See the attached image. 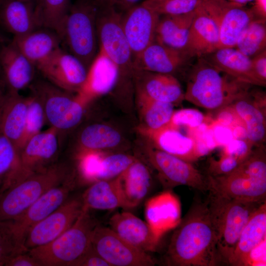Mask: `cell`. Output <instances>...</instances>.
Masks as SVG:
<instances>
[{"mask_svg": "<svg viewBox=\"0 0 266 266\" xmlns=\"http://www.w3.org/2000/svg\"><path fill=\"white\" fill-rule=\"evenodd\" d=\"M136 159L134 156L123 153L104 154L101 161L97 181L110 180L117 177Z\"/></svg>", "mask_w": 266, "mask_h": 266, "instance_id": "ab89813d", "label": "cell"}, {"mask_svg": "<svg viewBox=\"0 0 266 266\" xmlns=\"http://www.w3.org/2000/svg\"><path fill=\"white\" fill-rule=\"evenodd\" d=\"M209 191L228 198L264 202L266 197V152L264 144L227 174L207 175Z\"/></svg>", "mask_w": 266, "mask_h": 266, "instance_id": "3957f363", "label": "cell"}, {"mask_svg": "<svg viewBox=\"0 0 266 266\" xmlns=\"http://www.w3.org/2000/svg\"><path fill=\"white\" fill-rule=\"evenodd\" d=\"M266 19L253 20L239 35L234 48L250 58L266 50Z\"/></svg>", "mask_w": 266, "mask_h": 266, "instance_id": "8d00e7d4", "label": "cell"}, {"mask_svg": "<svg viewBox=\"0 0 266 266\" xmlns=\"http://www.w3.org/2000/svg\"><path fill=\"white\" fill-rule=\"evenodd\" d=\"M97 222L83 208L75 223L50 242L28 251L40 266H73L91 246L92 235Z\"/></svg>", "mask_w": 266, "mask_h": 266, "instance_id": "5b68a950", "label": "cell"}, {"mask_svg": "<svg viewBox=\"0 0 266 266\" xmlns=\"http://www.w3.org/2000/svg\"><path fill=\"white\" fill-rule=\"evenodd\" d=\"M69 176L65 166L53 165L12 185L0 195V222L17 218Z\"/></svg>", "mask_w": 266, "mask_h": 266, "instance_id": "52a82bcc", "label": "cell"}, {"mask_svg": "<svg viewBox=\"0 0 266 266\" xmlns=\"http://www.w3.org/2000/svg\"><path fill=\"white\" fill-rule=\"evenodd\" d=\"M33 0H0V24L13 36L27 34L38 28Z\"/></svg>", "mask_w": 266, "mask_h": 266, "instance_id": "f546056e", "label": "cell"}, {"mask_svg": "<svg viewBox=\"0 0 266 266\" xmlns=\"http://www.w3.org/2000/svg\"><path fill=\"white\" fill-rule=\"evenodd\" d=\"M33 0L35 2V1H36V0Z\"/></svg>", "mask_w": 266, "mask_h": 266, "instance_id": "91938a15", "label": "cell"}, {"mask_svg": "<svg viewBox=\"0 0 266 266\" xmlns=\"http://www.w3.org/2000/svg\"><path fill=\"white\" fill-rule=\"evenodd\" d=\"M18 159L15 147L0 133V195L8 188Z\"/></svg>", "mask_w": 266, "mask_h": 266, "instance_id": "74e56055", "label": "cell"}, {"mask_svg": "<svg viewBox=\"0 0 266 266\" xmlns=\"http://www.w3.org/2000/svg\"><path fill=\"white\" fill-rule=\"evenodd\" d=\"M192 58L183 50L156 40L133 59V69L173 74L188 65Z\"/></svg>", "mask_w": 266, "mask_h": 266, "instance_id": "e0dca14e", "label": "cell"}, {"mask_svg": "<svg viewBox=\"0 0 266 266\" xmlns=\"http://www.w3.org/2000/svg\"><path fill=\"white\" fill-rule=\"evenodd\" d=\"M118 79L116 66L104 53L99 50L88 69L84 84L77 95L87 104L93 99L110 92L116 85Z\"/></svg>", "mask_w": 266, "mask_h": 266, "instance_id": "d4e9b609", "label": "cell"}, {"mask_svg": "<svg viewBox=\"0 0 266 266\" xmlns=\"http://www.w3.org/2000/svg\"><path fill=\"white\" fill-rule=\"evenodd\" d=\"M200 0H145L142 3L160 16L177 15L194 11Z\"/></svg>", "mask_w": 266, "mask_h": 266, "instance_id": "60d3db41", "label": "cell"}, {"mask_svg": "<svg viewBox=\"0 0 266 266\" xmlns=\"http://www.w3.org/2000/svg\"><path fill=\"white\" fill-rule=\"evenodd\" d=\"M99 5L96 0H78L71 4L61 34L69 53L89 68L98 51L96 20Z\"/></svg>", "mask_w": 266, "mask_h": 266, "instance_id": "8992f818", "label": "cell"}, {"mask_svg": "<svg viewBox=\"0 0 266 266\" xmlns=\"http://www.w3.org/2000/svg\"><path fill=\"white\" fill-rule=\"evenodd\" d=\"M28 97L7 89L0 92V133L20 150L26 122Z\"/></svg>", "mask_w": 266, "mask_h": 266, "instance_id": "ac0fdd59", "label": "cell"}, {"mask_svg": "<svg viewBox=\"0 0 266 266\" xmlns=\"http://www.w3.org/2000/svg\"><path fill=\"white\" fill-rule=\"evenodd\" d=\"M1 72L0 70V92L2 88V81H1Z\"/></svg>", "mask_w": 266, "mask_h": 266, "instance_id": "6f0895ef", "label": "cell"}, {"mask_svg": "<svg viewBox=\"0 0 266 266\" xmlns=\"http://www.w3.org/2000/svg\"><path fill=\"white\" fill-rule=\"evenodd\" d=\"M251 8L258 18L266 19V0H254Z\"/></svg>", "mask_w": 266, "mask_h": 266, "instance_id": "db71d44e", "label": "cell"}, {"mask_svg": "<svg viewBox=\"0 0 266 266\" xmlns=\"http://www.w3.org/2000/svg\"><path fill=\"white\" fill-rule=\"evenodd\" d=\"M266 94L249 92L230 105L243 122L248 140L254 146L264 144L266 138Z\"/></svg>", "mask_w": 266, "mask_h": 266, "instance_id": "d6986e66", "label": "cell"}, {"mask_svg": "<svg viewBox=\"0 0 266 266\" xmlns=\"http://www.w3.org/2000/svg\"><path fill=\"white\" fill-rule=\"evenodd\" d=\"M138 133L156 148L190 163L199 159L193 138L184 134L177 127L167 123L162 128L151 130L140 126Z\"/></svg>", "mask_w": 266, "mask_h": 266, "instance_id": "ffe728a7", "label": "cell"}, {"mask_svg": "<svg viewBox=\"0 0 266 266\" xmlns=\"http://www.w3.org/2000/svg\"><path fill=\"white\" fill-rule=\"evenodd\" d=\"M241 163L235 158L221 153L218 159L209 158L206 175L216 176L227 174L235 169Z\"/></svg>", "mask_w": 266, "mask_h": 266, "instance_id": "ee69618b", "label": "cell"}, {"mask_svg": "<svg viewBox=\"0 0 266 266\" xmlns=\"http://www.w3.org/2000/svg\"><path fill=\"white\" fill-rule=\"evenodd\" d=\"M36 67L48 82L70 93H78L80 91L88 72L78 58L61 47L38 64Z\"/></svg>", "mask_w": 266, "mask_h": 266, "instance_id": "5bb4252c", "label": "cell"}, {"mask_svg": "<svg viewBox=\"0 0 266 266\" xmlns=\"http://www.w3.org/2000/svg\"></svg>", "mask_w": 266, "mask_h": 266, "instance_id": "94428289", "label": "cell"}, {"mask_svg": "<svg viewBox=\"0 0 266 266\" xmlns=\"http://www.w3.org/2000/svg\"><path fill=\"white\" fill-rule=\"evenodd\" d=\"M28 97L26 126L20 150L32 137L41 131L46 122L43 103L39 96L32 90V94Z\"/></svg>", "mask_w": 266, "mask_h": 266, "instance_id": "f35d334b", "label": "cell"}, {"mask_svg": "<svg viewBox=\"0 0 266 266\" xmlns=\"http://www.w3.org/2000/svg\"><path fill=\"white\" fill-rule=\"evenodd\" d=\"M203 57L220 71L240 81L266 86L256 74L251 58L234 47L219 48Z\"/></svg>", "mask_w": 266, "mask_h": 266, "instance_id": "83f0119b", "label": "cell"}, {"mask_svg": "<svg viewBox=\"0 0 266 266\" xmlns=\"http://www.w3.org/2000/svg\"><path fill=\"white\" fill-rule=\"evenodd\" d=\"M160 16L141 3L122 13L123 31L132 52L133 59L155 40Z\"/></svg>", "mask_w": 266, "mask_h": 266, "instance_id": "2e32d148", "label": "cell"}, {"mask_svg": "<svg viewBox=\"0 0 266 266\" xmlns=\"http://www.w3.org/2000/svg\"><path fill=\"white\" fill-rule=\"evenodd\" d=\"M266 203H262L253 213L239 235L228 265L247 266L251 252L266 240Z\"/></svg>", "mask_w": 266, "mask_h": 266, "instance_id": "f1b7e54d", "label": "cell"}, {"mask_svg": "<svg viewBox=\"0 0 266 266\" xmlns=\"http://www.w3.org/2000/svg\"><path fill=\"white\" fill-rule=\"evenodd\" d=\"M104 0H96L97 3H98V4H99V3H100L102 2H103Z\"/></svg>", "mask_w": 266, "mask_h": 266, "instance_id": "680465c9", "label": "cell"}, {"mask_svg": "<svg viewBox=\"0 0 266 266\" xmlns=\"http://www.w3.org/2000/svg\"><path fill=\"white\" fill-rule=\"evenodd\" d=\"M36 66L12 43L0 47V70L7 89L19 92L30 85Z\"/></svg>", "mask_w": 266, "mask_h": 266, "instance_id": "603a6c76", "label": "cell"}, {"mask_svg": "<svg viewBox=\"0 0 266 266\" xmlns=\"http://www.w3.org/2000/svg\"><path fill=\"white\" fill-rule=\"evenodd\" d=\"M216 112L214 121L219 124L230 128L238 124H243L231 105L221 108Z\"/></svg>", "mask_w": 266, "mask_h": 266, "instance_id": "bcb514c9", "label": "cell"}, {"mask_svg": "<svg viewBox=\"0 0 266 266\" xmlns=\"http://www.w3.org/2000/svg\"><path fill=\"white\" fill-rule=\"evenodd\" d=\"M135 93L137 107L142 122L140 126L155 130L169 122L174 111L173 104L154 100L137 91Z\"/></svg>", "mask_w": 266, "mask_h": 266, "instance_id": "836d02e7", "label": "cell"}, {"mask_svg": "<svg viewBox=\"0 0 266 266\" xmlns=\"http://www.w3.org/2000/svg\"><path fill=\"white\" fill-rule=\"evenodd\" d=\"M116 180L125 209L137 206L148 195L152 184L148 167L138 159Z\"/></svg>", "mask_w": 266, "mask_h": 266, "instance_id": "4316f807", "label": "cell"}, {"mask_svg": "<svg viewBox=\"0 0 266 266\" xmlns=\"http://www.w3.org/2000/svg\"><path fill=\"white\" fill-rule=\"evenodd\" d=\"M205 115L199 110L192 108H184L174 110L168 123L175 127H186L195 128L206 122Z\"/></svg>", "mask_w": 266, "mask_h": 266, "instance_id": "7bdbcfd3", "label": "cell"}, {"mask_svg": "<svg viewBox=\"0 0 266 266\" xmlns=\"http://www.w3.org/2000/svg\"><path fill=\"white\" fill-rule=\"evenodd\" d=\"M251 86L200 57L188 70L184 100L216 112L248 94Z\"/></svg>", "mask_w": 266, "mask_h": 266, "instance_id": "7a4b0ae2", "label": "cell"}, {"mask_svg": "<svg viewBox=\"0 0 266 266\" xmlns=\"http://www.w3.org/2000/svg\"><path fill=\"white\" fill-rule=\"evenodd\" d=\"M164 256L169 266H215L220 263L207 201L197 200L175 228Z\"/></svg>", "mask_w": 266, "mask_h": 266, "instance_id": "6da1fadb", "label": "cell"}, {"mask_svg": "<svg viewBox=\"0 0 266 266\" xmlns=\"http://www.w3.org/2000/svg\"><path fill=\"white\" fill-rule=\"evenodd\" d=\"M17 252L7 233L0 225V266H5L7 261Z\"/></svg>", "mask_w": 266, "mask_h": 266, "instance_id": "c3c4849f", "label": "cell"}, {"mask_svg": "<svg viewBox=\"0 0 266 266\" xmlns=\"http://www.w3.org/2000/svg\"><path fill=\"white\" fill-rule=\"evenodd\" d=\"M120 133L112 127L102 124H94L81 132L79 142L81 151H97L114 148L121 142Z\"/></svg>", "mask_w": 266, "mask_h": 266, "instance_id": "d590c367", "label": "cell"}, {"mask_svg": "<svg viewBox=\"0 0 266 266\" xmlns=\"http://www.w3.org/2000/svg\"><path fill=\"white\" fill-rule=\"evenodd\" d=\"M41 99L46 122L60 133L72 129L81 121L87 104L77 95L71 96L49 82L39 81L32 87Z\"/></svg>", "mask_w": 266, "mask_h": 266, "instance_id": "9c48e42d", "label": "cell"}, {"mask_svg": "<svg viewBox=\"0 0 266 266\" xmlns=\"http://www.w3.org/2000/svg\"><path fill=\"white\" fill-rule=\"evenodd\" d=\"M135 91L163 102L177 104L184 100V93L178 80L173 75L133 69Z\"/></svg>", "mask_w": 266, "mask_h": 266, "instance_id": "7402d4cb", "label": "cell"}, {"mask_svg": "<svg viewBox=\"0 0 266 266\" xmlns=\"http://www.w3.org/2000/svg\"><path fill=\"white\" fill-rule=\"evenodd\" d=\"M218 147L224 146L233 139L231 129L213 121L209 124Z\"/></svg>", "mask_w": 266, "mask_h": 266, "instance_id": "7dc6e473", "label": "cell"}, {"mask_svg": "<svg viewBox=\"0 0 266 266\" xmlns=\"http://www.w3.org/2000/svg\"><path fill=\"white\" fill-rule=\"evenodd\" d=\"M81 200L83 208L89 210H111L123 207L116 178L92 183L83 194Z\"/></svg>", "mask_w": 266, "mask_h": 266, "instance_id": "d6a6232c", "label": "cell"}, {"mask_svg": "<svg viewBox=\"0 0 266 266\" xmlns=\"http://www.w3.org/2000/svg\"><path fill=\"white\" fill-rule=\"evenodd\" d=\"M91 244L110 266H152L156 261L147 252L133 246L110 228L97 225Z\"/></svg>", "mask_w": 266, "mask_h": 266, "instance_id": "4fadbf2b", "label": "cell"}, {"mask_svg": "<svg viewBox=\"0 0 266 266\" xmlns=\"http://www.w3.org/2000/svg\"><path fill=\"white\" fill-rule=\"evenodd\" d=\"M71 6L70 0H36L35 16L38 28L52 30L61 37L64 21Z\"/></svg>", "mask_w": 266, "mask_h": 266, "instance_id": "e575fe53", "label": "cell"}, {"mask_svg": "<svg viewBox=\"0 0 266 266\" xmlns=\"http://www.w3.org/2000/svg\"><path fill=\"white\" fill-rule=\"evenodd\" d=\"M110 228L124 240L146 252L156 250L160 239L145 221L130 212L114 214L109 219Z\"/></svg>", "mask_w": 266, "mask_h": 266, "instance_id": "cb8c5ba5", "label": "cell"}, {"mask_svg": "<svg viewBox=\"0 0 266 266\" xmlns=\"http://www.w3.org/2000/svg\"><path fill=\"white\" fill-rule=\"evenodd\" d=\"M74 185L73 177L69 176L46 192L17 218L0 222L17 253L27 252L24 244L29 230L66 202Z\"/></svg>", "mask_w": 266, "mask_h": 266, "instance_id": "ba28073f", "label": "cell"}, {"mask_svg": "<svg viewBox=\"0 0 266 266\" xmlns=\"http://www.w3.org/2000/svg\"><path fill=\"white\" fill-rule=\"evenodd\" d=\"M200 4L217 27L218 49L234 47L242 31L258 18L252 9L229 0H200Z\"/></svg>", "mask_w": 266, "mask_h": 266, "instance_id": "8fae6325", "label": "cell"}, {"mask_svg": "<svg viewBox=\"0 0 266 266\" xmlns=\"http://www.w3.org/2000/svg\"><path fill=\"white\" fill-rule=\"evenodd\" d=\"M254 147L248 139L233 138L223 147L222 153L233 157L242 163L251 153Z\"/></svg>", "mask_w": 266, "mask_h": 266, "instance_id": "f6af8a7d", "label": "cell"}, {"mask_svg": "<svg viewBox=\"0 0 266 266\" xmlns=\"http://www.w3.org/2000/svg\"><path fill=\"white\" fill-rule=\"evenodd\" d=\"M146 222L160 238L167 231L175 229L181 220V208L178 198L169 191H164L148 199L145 203Z\"/></svg>", "mask_w": 266, "mask_h": 266, "instance_id": "44dd1931", "label": "cell"}, {"mask_svg": "<svg viewBox=\"0 0 266 266\" xmlns=\"http://www.w3.org/2000/svg\"><path fill=\"white\" fill-rule=\"evenodd\" d=\"M195 15V9L185 14L160 16L155 40L175 49L183 50Z\"/></svg>", "mask_w": 266, "mask_h": 266, "instance_id": "1f68e13d", "label": "cell"}, {"mask_svg": "<svg viewBox=\"0 0 266 266\" xmlns=\"http://www.w3.org/2000/svg\"><path fill=\"white\" fill-rule=\"evenodd\" d=\"M103 155L101 151H80L78 157L79 170L82 177L87 182L92 183L97 181Z\"/></svg>", "mask_w": 266, "mask_h": 266, "instance_id": "b9f144b4", "label": "cell"}, {"mask_svg": "<svg viewBox=\"0 0 266 266\" xmlns=\"http://www.w3.org/2000/svg\"><path fill=\"white\" fill-rule=\"evenodd\" d=\"M233 138L239 139H248L246 128L243 124H238L232 127Z\"/></svg>", "mask_w": 266, "mask_h": 266, "instance_id": "11a10c76", "label": "cell"}, {"mask_svg": "<svg viewBox=\"0 0 266 266\" xmlns=\"http://www.w3.org/2000/svg\"><path fill=\"white\" fill-rule=\"evenodd\" d=\"M11 42L36 66L60 47L62 40L54 31L38 28L24 35L13 36Z\"/></svg>", "mask_w": 266, "mask_h": 266, "instance_id": "4dcf8cb0", "label": "cell"}, {"mask_svg": "<svg viewBox=\"0 0 266 266\" xmlns=\"http://www.w3.org/2000/svg\"><path fill=\"white\" fill-rule=\"evenodd\" d=\"M140 0H105L98 4L99 5H110L120 11H126L132 7L136 5Z\"/></svg>", "mask_w": 266, "mask_h": 266, "instance_id": "f5cc1de1", "label": "cell"}, {"mask_svg": "<svg viewBox=\"0 0 266 266\" xmlns=\"http://www.w3.org/2000/svg\"><path fill=\"white\" fill-rule=\"evenodd\" d=\"M83 210L81 198L67 200L28 232L24 241L25 250L45 245L68 229Z\"/></svg>", "mask_w": 266, "mask_h": 266, "instance_id": "9a60e30c", "label": "cell"}, {"mask_svg": "<svg viewBox=\"0 0 266 266\" xmlns=\"http://www.w3.org/2000/svg\"><path fill=\"white\" fill-rule=\"evenodd\" d=\"M229 0L233 1V2H234L236 3H238L241 4L245 5L247 3L249 2L254 0Z\"/></svg>", "mask_w": 266, "mask_h": 266, "instance_id": "9f6ffc18", "label": "cell"}, {"mask_svg": "<svg viewBox=\"0 0 266 266\" xmlns=\"http://www.w3.org/2000/svg\"><path fill=\"white\" fill-rule=\"evenodd\" d=\"M208 192L206 201L219 260L228 264L241 231L253 213L265 202L232 199Z\"/></svg>", "mask_w": 266, "mask_h": 266, "instance_id": "277c9868", "label": "cell"}, {"mask_svg": "<svg viewBox=\"0 0 266 266\" xmlns=\"http://www.w3.org/2000/svg\"><path fill=\"white\" fill-rule=\"evenodd\" d=\"M5 266H40L38 262L28 251L19 253L7 261Z\"/></svg>", "mask_w": 266, "mask_h": 266, "instance_id": "f907efd6", "label": "cell"}, {"mask_svg": "<svg viewBox=\"0 0 266 266\" xmlns=\"http://www.w3.org/2000/svg\"><path fill=\"white\" fill-rule=\"evenodd\" d=\"M59 132L50 127L32 137L20 150L9 188L49 166L57 155Z\"/></svg>", "mask_w": 266, "mask_h": 266, "instance_id": "7c38bea8", "label": "cell"}, {"mask_svg": "<svg viewBox=\"0 0 266 266\" xmlns=\"http://www.w3.org/2000/svg\"><path fill=\"white\" fill-rule=\"evenodd\" d=\"M73 266H110L93 248L90 247L86 253L74 264Z\"/></svg>", "mask_w": 266, "mask_h": 266, "instance_id": "681fc988", "label": "cell"}, {"mask_svg": "<svg viewBox=\"0 0 266 266\" xmlns=\"http://www.w3.org/2000/svg\"><path fill=\"white\" fill-rule=\"evenodd\" d=\"M251 60L257 77L266 85V50L251 58Z\"/></svg>", "mask_w": 266, "mask_h": 266, "instance_id": "816d5d0a", "label": "cell"}, {"mask_svg": "<svg viewBox=\"0 0 266 266\" xmlns=\"http://www.w3.org/2000/svg\"><path fill=\"white\" fill-rule=\"evenodd\" d=\"M219 44L217 27L199 2L183 50L191 58H199L215 51L218 49Z\"/></svg>", "mask_w": 266, "mask_h": 266, "instance_id": "484cf974", "label": "cell"}, {"mask_svg": "<svg viewBox=\"0 0 266 266\" xmlns=\"http://www.w3.org/2000/svg\"><path fill=\"white\" fill-rule=\"evenodd\" d=\"M144 154L164 186L184 185L203 193L209 191L207 175L202 173L192 163L156 148L149 143L145 148Z\"/></svg>", "mask_w": 266, "mask_h": 266, "instance_id": "30bf717a", "label": "cell"}]
</instances>
